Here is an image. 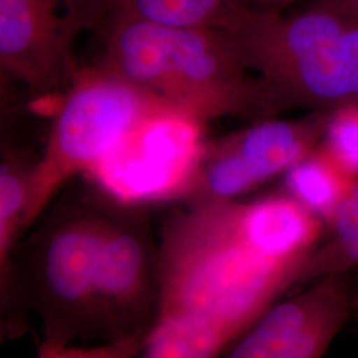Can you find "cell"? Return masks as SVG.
<instances>
[{
	"label": "cell",
	"mask_w": 358,
	"mask_h": 358,
	"mask_svg": "<svg viewBox=\"0 0 358 358\" xmlns=\"http://www.w3.org/2000/svg\"><path fill=\"white\" fill-rule=\"evenodd\" d=\"M320 217L287 192L183 203L159 234L158 320L203 321L235 343L301 285Z\"/></svg>",
	"instance_id": "obj_1"
},
{
	"label": "cell",
	"mask_w": 358,
	"mask_h": 358,
	"mask_svg": "<svg viewBox=\"0 0 358 358\" xmlns=\"http://www.w3.org/2000/svg\"><path fill=\"white\" fill-rule=\"evenodd\" d=\"M100 64L207 124L222 117L273 118L260 80L217 27L180 28L110 13Z\"/></svg>",
	"instance_id": "obj_2"
},
{
	"label": "cell",
	"mask_w": 358,
	"mask_h": 358,
	"mask_svg": "<svg viewBox=\"0 0 358 358\" xmlns=\"http://www.w3.org/2000/svg\"><path fill=\"white\" fill-rule=\"evenodd\" d=\"M217 28L278 112L358 103V17L317 4L294 15L244 6Z\"/></svg>",
	"instance_id": "obj_3"
},
{
	"label": "cell",
	"mask_w": 358,
	"mask_h": 358,
	"mask_svg": "<svg viewBox=\"0 0 358 358\" xmlns=\"http://www.w3.org/2000/svg\"><path fill=\"white\" fill-rule=\"evenodd\" d=\"M112 198L93 186L44 213L13 267V294L38 315L44 343L93 338L94 287Z\"/></svg>",
	"instance_id": "obj_4"
},
{
	"label": "cell",
	"mask_w": 358,
	"mask_h": 358,
	"mask_svg": "<svg viewBox=\"0 0 358 358\" xmlns=\"http://www.w3.org/2000/svg\"><path fill=\"white\" fill-rule=\"evenodd\" d=\"M167 106L173 105L100 63L81 69L65 90L45 149L34 165L28 231L69 179L87 174L146 117Z\"/></svg>",
	"instance_id": "obj_5"
},
{
	"label": "cell",
	"mask_w": 358,
	"mask_h": 358,
	"mask_svg": "<svg viewBox=\"0 0 358 358\" xmlns=\"http://www.w3.org/2000/svg\"><path fill=\"white\" fill-rule=\"evenodd\" d=\"M159 303V245L145 207L112 199L96 275L93 338L101 344L145 343Z\"/></svg>",
	"instance_id": "obj_6"
},
{
	"label": "cell",
	"mask_w": 358,
	"mask_h": 358,
	"mask_svg": "<svg viewBox=\"0 0 358 358\" xmlns=\"http://www.w3.org/2000/svg\"><path fill=\"white\" fill-rule=\"evenodd\" d=\"M205 127L178 108H164L146 117L85 176L124 205L182 203L205 149Z\"/></svg>",
	"instance_id": "obj_7"
},
{
	"label": "cell",
	"mask_w": 358,
	"mask_h": 358,
	"mask_svg": "<svg viewBox=\"0 0 358 358\" xmlns=\"http://www.w3.org/2000/svg\"><path fill=\"white\" fill-rule=\"evenodd\" d=\"M113 0H0V64L35 96L66 90L77 38L106 23Z\"/></svg>",
	"instance_id": "obj_8"
},
{
	"label": "cell",
	"mask_w": 358,
	"mask_h": 358,
	"mask_svg": "<svg viewBox=\"0 0 358 358\" xmlns=\"http://www.w3.org/2000/svg\"><path fill=\"white\" fill-rule=\"evenodd\" d=\"M325 113L303 120L256 121L211 145H205L195 165L183 203L239 199L242 195L284 174L319 146Z\"/></svg>",
	"instance_id": "obj_9"
},
{
	"label": "cell",
	"mask_w": 358,
	"mask_h": 358,
	"mask_svg": "<svg viewBox=\"0 0 358 358\" xmlns=\"http://www.w3.org/2000/svg\"><path fill=\"white\" fill-rule=\"evenodd\" d=\"M353 307L345 276L309 282L269 308L230 346L227 358H321Z\"/></svg>",
	"instance_id": "obj_10"
},
{
	"label": "cell",
	"mask_w": 358,
	"mask_h": 358,
	"mask_svg": "<svg viewBox=\"0 0 358 358\" xmlns=\"http://www.w3.org/2000/svg\"><path fill=\"white\" fill-rule=\"evenodd\" d=\"M357 182L321 145L284 173L285 192L324 224L332 220Z\"/></svg>",
	"instance_id": "obj_11"
},
{
	"label": "cell",
	"mask_w": 358,
	"mask_h": 358,
	"mask_svg": "<svg viewBox=\"0 0 358 358\" xmlns=\"http://www.w3.org/2000/svg\"><path fill=\"white\" fill-rule=\"evenodd\" d=\"M252 0H113L110 13H120L164 26L217 27Z\"/></svg>",
	"instance_id": "obj_12"
},
{
	"label": "cell",
	"mask_w": 358,
	"mask_h": 358,
	"mask_svg": "<svg viewBox=\"0 0 358 358\" xmlns=\"http://www.w3.org/2000/svg\"><path fill=\"white\" fill-rule=\"evenodd\" d=\"M232 344L224 333L203 321H159L137 358H217Z\"/></svg>",
	"instance_id": "obj_13"
},
{
	"label": "cell",
	"mask_w": 358,
	"mask_h": 358,
	"mask_svg": "<svg viewBox=\"0 0 358 358\" xmlns=\"http://www.w3.org/2000/svg\"><path fill=\"white\" fill-rule=\"evenodd\" d=\"M327 226L329 238L309 257L301 285L358 268V198L350 192Z\"/></svg>",
	"instance_id": "obj_14"
},
{
	"label": "cell",
	"mask_w": 358,
	"mask_h": 358,
	"mask_svg": "<svg viewBox=\"0 0 358 358\" xmlns=\"http://www.w3.org/2000/svg\"><path fill=\"white\" fill-rule=\"evenodd\" d=\"M321 146L358 180V103L328 113Z\"/></svg>",
	"instance_id": "obj_15"
},
{
	"label": "cell",
	"mask_w": 358,
	"mask_h": 358,
	"mask_svg": "<svg viewBox=\"0 0 358 358\" xmlns=\"http://www.w3.org/2000/svg\"><path fill=\"white\" fill-rule=\"evenodd\" d=\"M142 341H128L99 346L56 345L41 343L36 358H137Z\"/></svg>",
	"instance_id": "obj_16"
},
{
	"label": "cell",
	"mask_w": 358,
	"mask_h": 358,
	"mask_svg": "<svg viewBox=\"0 0 358 358\" xmlns=\"http://www.w3.org/2000/svg\"><path fill=\"white\" fill-rule=\"evenodd\" d=\"M294 1L296 0H252V6L262 10L282 13V10L289 7Z\"/></svg>",
	"instance_id": "obj_17"
},
{
	"label": "cell",
	"mask_w": 358,
	"mask_h": 358,
	"mask_svg": "<svg viewBox=\"0 0 358 358\" xmlns=\"http://www.w3.org/2000/svg\"><path fill=\"white\" fill-rule=\"evenodd\" d=\"M353 301H355V306L358 304V292L357 294H353Z\"/></svg>",
	"instance_id": "obj_18"
}]
</instances>
